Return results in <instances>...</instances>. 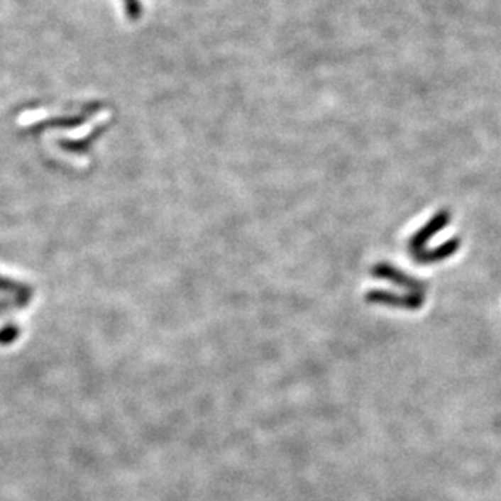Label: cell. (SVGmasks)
Masks as SVG:
<instances>
[]
</instances>
